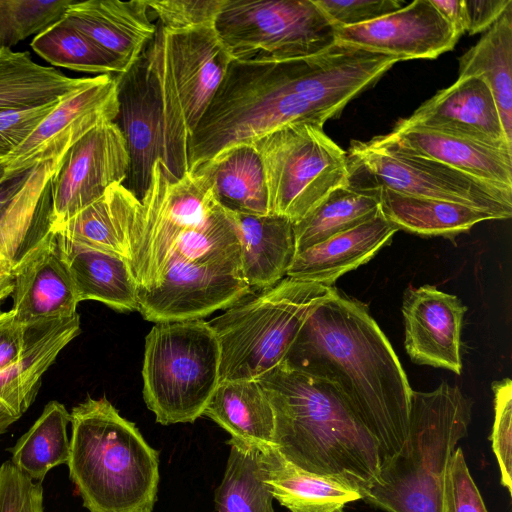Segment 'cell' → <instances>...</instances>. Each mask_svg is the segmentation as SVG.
<instances>
[{"mask_svg": "<svg viewBox=\"0 0 512 512\" xmlns=\"http://www.w3.org/2000/svg\"><path fill=\"white\" fill-rule=\"evenodd\" d=\"M327 287L285 277L208 321L221 353L220 381L257 380L280 366Z\"/></svg>", "mask_w": 512, "mask_h": 512, "instance_id": "7", "label": "cell"}, {"mask_svg": "<svg viewBox=\"0 0 512 512\" xmlns=\"http://www.w3.org/2000/svg\"><path fill=\"white\" fill-rule=\"evenodd\" d=\"M459 77L479 76L488 85L512 144V4L459 58Z\"/></svg>", "mask_w": 512, "mask_h": 512, "instance_id": "31", "label": "cell"}, {"mask_svg": "<svg viewBox=\"0 0 512 512\" xmlns=\"http://www.w3.org/2000/svg\"><path fill=\"white\" fill-rule=\"evenodd\" d=\"M88 78H71L32 60L29 52L0 51V111L44 105L82 87Z\"/></svg>", "mask_w": 512, "mask_h": 512, "instance_id": "33", "label": "cell"}, {"mask_svg": "<svg viewBox=\"0 0 512 512\" xmlns=\"http://www.w3.org/2000/svg\"><path fill=\"white\" fill-rule=\"evenodd\" d=\"M430 2L459 37L468 31L465 0H430Z\"/></svg>", "mask_w": 512, "mask_h": 512, "instance_id": "47", "label": "cell"}, {"mask_svg": "<svg viewBox=\"0 0 512 512\" xmlns=\"http://www.w3.org/2000/svg\"><path fill=\"white\" fill-rule=\"evenodd\" d=\"M253 293L235 258L176 260L157 287L138 288V310L154 323L203 319Z\"/></svg>", "mask_w": 512, "mask_h": 512, "instance_id": "13", "label": "cell"}, {"mask_svg": "<svg viewBox=\"0 0 512 512\" xmlns=\"http://www.w3.org/2000/svg\"><path fill=\"white\" fill-rule=\"evenodd\" d=\"M14 288V267L0 256V303L10 296Z\"/></svg>", "mask_w": 512, "mask_h": 512, "instance_id": "49", "label": "cell"}, {"mask_svg": "<svg viewBox=\"0 0 512 512\" xmlns=\"http://www.w3.org/2000/svg\"><path fill=\"white\" fill-rule=\"evenodd\" d=\"M397 231L379 210L360 225L297 253L286 277L332 287L342 275L372 259Z\"/></svg>", "mask_w": 512, "mask_h": 512, "instance_id": "24", "label": "cell"}, {"mask_svg": "<svg viewBox=\"0 0 512 512\" xmlns=\"http://www.w3.org/2000/svg\"><path fill=\"white\" fill-rule=\"evenodd\" d=\"M231 214L238 231L242 275L250 288L262 290L285 278L297 253L293 223L275 214Z\"/></svg>", "mask_w": 512, "mask_h": 512, "instance_id": "27", "label": "cell"}, {"mask_svg": "<svg viewBox=\"0 0 512 512\" xmlns=\"http://www.w3.org/2000/svg\"><path fill=\"white\" fill-rule=\"evenodd\" d=\"M80 331L78 313L28 327L22 356L0 371V436L28 410L44 373Z\"/></svg>", "mask_w": 512, "mask_h": 512, "instance_id": "23", "label": "cell"}, {"mask_svg": "<svg viewBox=\"0 0 512 512\" xmlns=\"http://www.w3.org/2000/svg\"><path fill=\"white\" fill-rule=\"evenodd\" d=\"M397 62L339 44L300 58L232 60L192 135L189 171L288 124L323 128Z\"/></svg>", "mask_w": 512, "mask_h": 512, "instance_id": "1", "label": "cell"}, {"mask_svg": "<svg viewBox=\"0 0 512 512\" xmlns=\"http://www.w3.org/2000/svg\"><path fill=\"white\" fill-rule=\"evenodd\" d=\"M470 35L486 32L512 4V0H465Z\"/></svg>", "mask_w": 512, "mask_h": 512, "instance_id": "46", "label": "cell"}, {"mask_svg": "<svg viewBox=\"0 0 512 512\" xmlns=\"http://www.w3.org/2000/svg\"><path fill=\"white\" fill-rule=\"evenodd\" d=\"M442 512H488L459 447L451 454L445 469Z\"/></svg>", "mask_w": 512, "mask_h": 512, "instance_id": "40", "label": "cell"}, {"mask_svg": "<svg viewBox=\"0 0 512 512\" xmlns=\"http://www.w3.org/2000/svg\"><path fill=\"white\" fill-rule=\"evenodd\" d=\"M467 308L433 285L409 287L403 296L404 346L420 365L461 373L460 335Z\"/></svg>", "mask_w": 512, "mask_h": 512, "instance_id": "17", "label": "cell"}, {"mask_svg": "<svg viewBox=\"0 0 512 512\" xmlns=\"http://www.w3.org/2000/svg\"><path fill=\"white\" fill-rule=\"evenodd\" d=\"M118 114L117 76L90 77L85 85L61 98L28 138L0 159L5 165L4 178L39 163L63 158L86 133L103 123L115 122Z\"/></svg>", "mask_w": 512, "mask_h": 512, "instance_id": "15", "label": "cell"}, {"mask_svg": "<svg viewBox=\"0 0 512 512\" xmlns=\"http://www.w3.org/2000/svg\"><path fill=\"white\" fill-rule=\"evenodd\" d=\"M130 157L115 122L86 133L65 153L50 180V229L99 199L114 184L125 183Z\"/></svg>", "mask_w": 512, "mask_h": 512, "instance_id": "14", "label": "cell"}, {"mask_svg": "<svg viewBox=\"0 0 512 512\" xmlns=\"http://www.w3.org/2000/svg\"><path fill=\"white\" fill-rule=\"evenodd\" d=\"M494 394V422L492 450L497 459L501 484L508 493L512 488V383L505 378L492 383Z\"/></svg>", "mask_w": 512, "mask_h": 512, "instance_id": "39", "label": "cell"}, {"mask_svg": "<svg viewBox=\"0 0 512 512\" xmlns=\"http://www.w3.org/2000/svg\"><path fill=\"white\" fill-rule=\"evenodd\" d=\"M257 380L274 412L273 447L287 461L360 494L373 482L378 444L329 382L283 364Z\"/></svg>", "mask_w": 512, "mask_h": 512, "instance_id": "3", "label": "cell"}, {"mask_svg": "<svg viewBox=\"0 0 512 512\" xmlns=\"http://www.w3.org/2000/svg\"><path fill=\"white\" fill-rule=\"evenodd\" d=\"M27 329L17 319L14 311H0V371L14 364L22 356Z\"/></svg>", "mask_w": 512, "mask_h": 512, "instance_id": "45", "label": "cell"}, {"mask_svg": "<svg viewBox=\"0 0 512 512\" xmlns=\"http://www.w3.org/2000/svg\"><path fill=\"white\" fill-rule=\"evenodd\" d=\"M5 174V165L2 160H0V181L4 178Z\"/></svg>", "mask_w": 512, "mask_h": 512, "instance_id": "50", "label": "cell"}, {"mask_svg": "<svg viewBox=\"0 0 512 512\" xmlns=\"http://www.w3.org/2000/svg\"><path fill=\"white\" fill-rule=\"evenodd\" d=\"M55 234L79 303L93 300L120 312L138 310V284L126 258Z\"/></svg>", "mask_w": 512, "mask_h": 512, "instance_id": "26", "label": "cell"}, {"mask_svg": "<svg viewBox=\"0 0 512 512\" xmlns=\"http://www.w3.org/2000/svg\"><path fill=\"white\" fill-rule=\"evenodd\" d=\"M334 28L370 22L402 7L397 0H314Z\"/></svg>", "mask_w": 512, "mask_h": 512, "instance_id": "43", "label": "cell"}, {"mask_svg": "<svg viewBox=\"0 0 512 512\" xmlns=\"http://www.w3.org/2000/svg\"><path fill=\"white\" fill-rule=\"evenodd\" d=\"M70 415L69 478L88 512H153L159 451L106 397L88 395Z\"/></svg>", "mask_w": 512, "mask_h": 512, "instance_id": "4", "label": "cell"}, {"mask_svg": "<svg viewBox=\"0 0 512 512\" xmlns=\"http://www.w3.org/2000/svg\"><path fill=\"white\" fill-rule=\"evenodd\" d=\"M214 29L233 60L300 58L336 44L314 0H224Z\"/></svg>", "mask_w": 512, "mask_h": 512, "instance_id": "10", "label": "cell"}, {"mask_svg": "<svg viewBox=\"0 0 512 512\" xmlns=\"http://www.w3.org/2000/svg\"><path fill=\"white\" fill-rule=\"evenodd\" d=\"M0 512H43V488L10 460L0 465Z\"/></svg>", "mask_w": 512, "mask_h": 512, "instance_id": "42", "label": "cell"}, {"mask_svg": "<svg viewBox=\"0 0 512 512\" xmlns=\"http://www.w3.org/2000/svg\"><path fill=\"white\" fill-rule=\"evenodd\" d=\"M459 36L430 0H415L363 24L335 28V43L394 57L434 59L450 51Z\"/></svg>", "mask_w": 512, "mask_h": 512, "instance_id": "16", "label": "cell"}, {"mask_svg": "<svg viewBox=\"0 0 512 512\" xmlns=\"http://www.w3.org/2000/svg\"><path fill=\"white\" fill-rule=\"evenodd\" d=\"M373 140L389 148L425 157L481 181L512 190V151L460 135L422 126L397 123Z\"/></svg>", "mask_w": 512, "mask_h": 512, "instance_id": "21", "label": "cell"}, {"mask_svg": "<svg viewBox=\"0 0 512 512\" xmlns=\"http://www.w3.org/2000/svg\"><path fill=\"white\" fill-rule=\"evenodd\" d=\"M217 336L203 319L156 323L146 336L143 397L161 425L193 423L220 383Z\"/></svg>", "mask_w": 512, "mask_h": 512, "instance_id": "8", "label": "cell"}, {"mask_svg": "<svg viewBox=\"0 0 512 512\" xmlns=\"http://www.w3.org/2000/svg\"><path fill=\"white\" fill-rule=\"evenodd\" d=\"M119 114L116 120L127 143L130 168L125 185L139 199L149 186L151 169L161 157V111L157 92L142 53L117 76Z\"/></svg>", "mask_w": 512, "mask_h": 512, "instance_id": "20", "label": "cell"}, {"mask_svg": "<svg viewBox=\"0 0 512 512\" xmlns=\"http://www.w3.org/2000/svg\"><path fill=\"white\" fill-rule=\"evenodd\" d=\"M273 498L291 512H342L361 494L328 476L308 472L287 461L275 447L259 451Z\"/></svg>", "mask_w": 512, "mask_h": 512, "instance_id": "28", "label": "cell"}, {"mask_svg": "<svg viewBox=\"0 0 512 512\" xmlns=\"http://www.w3.org/2000/svg\"><path fill=\"white\" fill-rule=\"evenodd\" d=\"M146 0L74 1L63 18L110 56L122 75L139 59L157 30Z\"/></svg>", "mask_w": 512, "mask_h": 512, "instance_id": "22", "label": "cell"}, {"mask_svg": "<svg viewBox=\"0 0 512 512\" xmlns=\"http://www.w3.org/2000/svg\"><path fill=\"white\" fill-rule=\"evenodd\" d=\"M35 166L15 172L0 181V223L5 217L17 193L28 180Z\"/></svg>", "mask_w": 512, "mask_h": 512, "instance_id": "48", "label": "cell"}, {"mask_svg": "<svg viewBox=\"0 0 512 512\" xmlns=\"http://www.w3.org/2000/svg\"><path fill=\"white\" fill-rule=\"evenodd\" d=\"M229 454L214 491L217 512H276L259 450L229 439Z\"/></svg>", "mask_w": 512, "mask_h": 512, "instance_id": "36", "label": "cell"}, {"mask_svg": "<svg viewBox=\"0 0 512 512\" xmlns=\"http://www.w3.org/2000/svg\"><path fill=\"white\" fill-rule=\"evenodd\" d=\"M32 49L48 63L89 74L121 76L116 62L63 17L39 33Z\"/></svg>", "mask_w": 512, "mask_h": 512, "instance_id": "37", "label": "cell"}, {"mask_svg": "<svg viewBox=\"0 0 512 512\" xmlns=\"http://www.w3.org/2000/svg\"><path fill=\"white\" fill-rule=\"evenodd\" d=\"M379 187L380 211L398 230L420 236L454 238L486 220H501L495 213L465 204L416 197Z\"/></svg>", "mask_w": 512, "mask_h": 512, "instance_id": "30", "label": "cell"}, {"mask_svg": "<svg viewBox=\"0 0 512 512\" xmlns=\"http://www.w3.org/2000/svg\"><path fill=\"white\" fill-rule=\"evenodd\" d=\"M282 364L329 382L376 440L382 462L401 451L413 390L364 303L334 287L309 315Z\"/></svg>", "mask_w": 512, "mask_h": 512, "instance_id": "2", "label": "cell"}, {"mask_svg": "<svg viewBox=\"0 0 512 512\" xmlns=\"http://www.w3.org/2000/svg\"><path fill=\"white\" fill-rule=\"evenodd\" d=\"M143 54L160 104V160L180 178L189 171L192 135L233 59L214 26L171 31L157 25Z\"/></svg>", "mask_w": 512, "mask_h": 512, "instance_id": "6", "label": "cell"}, {"mask_svg": "<svg viewBox=\"0 0 512 512\" xmlns=\"http://www.w3.org/2000/svg\"><path fill=\"white\" fill-rule=\"evenodd\" d=\"M74 0H0V51L60 20Z\"/></svg>", "mask_w": 512, "mask_h": 512, "instance_id": "38", "label": "cell"}, {"mask_svg": "<svg viewBox=\"0 0 512 512\" xmlns=\"http://www.w3.org/2000/svg\"><path fill=\"white\" fill-rule=\"evenodd\" d=\"M250 145L262 162L268 214L284 216L293 224L352 181L349 156L322 127L292 123Z\"/></svg>", "mask_w": 512, "mask_h": 512, "instance_id": "9", "label": "cell"}, {"mask_svg": "<svg viewBox=\"0 0 512 512\" xmlns=\"http://www.w3.org/2000/svg\"><path fill=\"white\" fill-rule=\"evenodd\" d=\"M471 418L472 401L457 385L413 391L406 442L381 463L362 499L386 512H442L445 469Z\"/></svg>", "mask_w": 512, "mask_h": 512, "instance_id": "5", "label": "cell"}, {"mask_svg": "<svg viewBox=\"0 0 512 512\" xmlns=\"http://www.w3.org/2000/svg\"><path fill=\"white\" fill-rule=\"evenodd\" d=\"M12 310L26 327L77 314L75 286L57 236L49 231L14 267Z\"/></svg>", "mask_w": 512, "mask_h": 512, "instance_id": "18", "label": "cell"}, {"mask_svg": "<svg viewBox=\"0 0 512 512\" xmlns=\"http://www.w3.org/2000/svg\"><path fill=\"white\" fill-rule=\"evenodd\" d=\"M59 101L60 99L44 105L1 110L0 159L22 144Z\"/></svg>", "mask_w": 512, "mask_h": 512, "instance_id": "44", "label": "cell"}, {"mask_svg": "<svg viewBox=\"0 0 512 512\" xmlns=\"http://www.w3.org/2000/svg\"><path fill=\"white\" fill-rule=\"evenodd\" d=\"M142 215L132 256L141 289L158 286L173 249L186 232L202 223L217 202L207 173L200 169L175 177L157 159L140 199Z\"/></svg>", "mask_w": 512, "mask_h": 512, "instance_id": "11", "label": "cell"}, {"mask_svg": "<svg viewBox=\"0 0 512 512\" xmlns=\"http://www.w3.org/2000/svg\"><path fill=\"white\" fill-rule=\"evenodd\" d=\"M203 415L232 440L259 451L273 447L274 412L258 380L220 381Z\"/></svg>", "mask_w": 512, "mask_h": 512, "instance_id": "29", "label": "cell"}, {"mask_svg": "<svg viewBox=\"0 0 512 512\" xmlns=\"http://www.w3.org/2000/svg\"><path fill=\"white\" fill-rule=\"evenodd\" d=\"M141 215V200L125 184H114L99 199L50 231L117 254L131 263Z\"/></svg>", "mask_w": 512, "mask_h": 512, "instance_id": "25", "label": "cell"}, {"mask_svg": "<svg viewBox=\"0 0 512 512\" xmlns=\"http://www.w3.org/2000/svg\"><path fill=\"white\" fill-rule=\"evenodd\" d=\"M224 0H153L149 10L158 18V26L171 31H182L203 26H214Z\"/></svg>", "mask_w": 512, "mask_h": 512, "instance_id": "41", "label": "cell"}, {"mask_svg": "<svg viewBox=\"0 0 512 512\" xmlns=\"http://www.w3.org/2000/svg\"><path fill=\"white\" fill-rule=\"evenodd\" d=\"M200 169L207 173L214 198L225 210L268 214L263 166L252 145L234 147Z\"/></svg>", "mask_w": 512, "mask_h": 512, "instance_id": "32", "label": "cell"}, {"mask_svg": "<svg viewBox=\"0 0 512 512\" xmlns=\"http://www.w3.org/2000/svg\"><path fill=\"white\" fill-rule=\"evenodd\" d=\"M70 412L56 401L48 402L41 415L9 449L11 463L33 481L42 483L54 467L68 463Z\"/></svg>", "mask_w": 512, "mask_h": 512, "instance_id": "35", "label": "cell"}, {"mask_svg": "<svg viewBox=\"0 0 512 512\" xmlns=\"http://www.w3.org/2000/svg\"><path fill=\"white\" fill-rule=\"evenodd\" d=\"M379 210L378 186H357L351 181L348 186L335 189L293 224L296 252L360 225Z\"/></svg>", "mask_w": 512, "mask_h": 512, "instance_id": "34", "label": "cell"}, {"mask_svg": "<svg viewBox=\"0 0 512 512\" xmlns=\"http://www.w3.org/2000/svg\"><path fill=\"white\" fill-rule=\"evenodd\" d=\"M398 123L440 130L512 151L493 95L479 76L458 77Z\"/></svg>", "mask_w": 512, "mask_h": 512, "instance_id": "19", "label": "cell"}, {"mask_svg": "<svg viewBox=\"0 0 512 512\" xmlns=\"http://www.w3.org/2000/svg\"><path fill=\"white\" fill-rule=\"evenodd\" d=\"M354 165L371 176L374 186L405 195L450 201L489 210L509 219L512 190L481 181L440 162L375 142L352 141Z\"/></svg>", "mask_w": 512, "mask_h": 512, "instance_id": "12", "label": "cell"}]
</instances>
